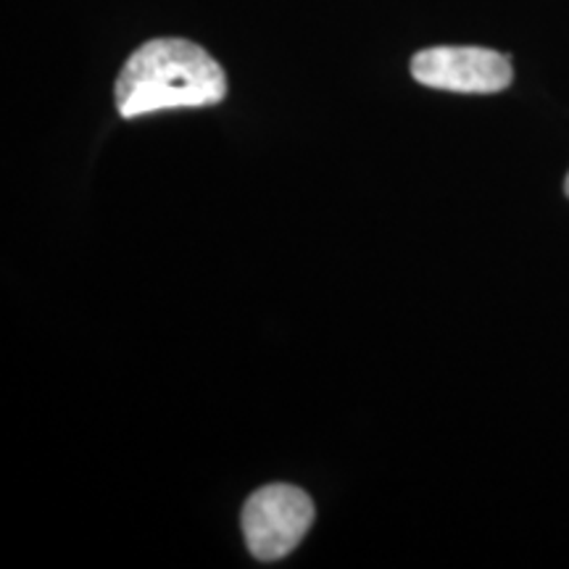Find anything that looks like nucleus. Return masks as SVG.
<instances>
[{"mask_svg": "<svg viewBox=\"0 0 569 569\" xmlns=\"http://www.w3.org/2000/svg\"><path fill=\"white\" fill-rule=\"evenodd\" d=\"M224 69L211 53L182 38L148 40L124 61L113 84L122 119L167 109H201L222 103Z\"/></svg>", "mask_w": 569, "mask_h": 569, "instance_id": "1", "label": "nucleus"}, {"mask_svg": "<svg viewBox=\"0 0 569 569\" xmlns=\"http://www.w3.org/2000/svg\"><path fill=\"white\" fill-rule=\"evenodd\" d=\"M311 522H315V501L301 488L284 482L256 490L240 517L248 551L259 561L288 557L309 532Z\"/></svg>", "mask_w": 569, "mask_h": 569, "instance_id": "2", "label": "nucleus"}, {"mask_svg": "<svg viewBox=\"0 0 569 569\" xmlns=\"http://www.w3.org/2000/svg\"><path fill=\"white\" fill-rule=\"evenodd\" d=\"M411 77L436 90L488 96L507 90L515 80V69L509 56L490 48L438 46L425 48L411 59Z\"/></svg>", "mask_w": 569, "mask_h": 569, "instance_id": "3", "label": "nucleus"}, {"mask_svg": "<svg viewBox=\"0 0 569 569\" xmlns=\"http://www.w3.org/2000/svg\"><path fill=\"white\" fill-rule=\"evenodd\" d=\"M565 193L569 196V174H567V182H565Z\"/></svg>", "mask_w": 569, "mask_h": 569, "instance_id": "4", "label": "nucleus"}]
</instances>
